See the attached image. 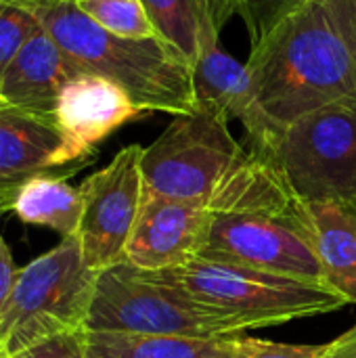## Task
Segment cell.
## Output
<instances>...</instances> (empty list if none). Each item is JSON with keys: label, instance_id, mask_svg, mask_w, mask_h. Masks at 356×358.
<instances>
[{"label": "cell", "instance_id": "cell-24", "mask_svg": "<svg viewBox=\"0 0 356 358\" xmlns=\"http://www.w3.org/2000/svg\"><path fill=\"white\" fill-rule=\"evenodd\" d=\"M19 273L21 268H17L15 260H13V254L6 245V241L2 239L0 235V317L10 300V294L17 285V279H19Z\"/></svg>", "mask_w": 356, "mask_h": 358}, {"label": "cell", "instance_id": "cell-2", "mask_svg": "<svg viewBox=\"0 0 356 358\" xmlns=\"http://www.w3.org/2000/svg\"><path fill=\"white\" fill-rule=\"evenodd\" d=\"M245 65L275 134L304 113L356 99V0H306Z\"/></svg>", "mask_w": 356, "mask_h": 358}, {"label": "cell", "instance_id": "cell-12", "mask_svg": "<svg viewBox=\"0 0 356 358\" xmlns=\"http://www.w3.org/2000/svg\"><path fill=\"white\" fill-rule=\"evenodd\" d=\"M191 76L195 109L214 113L227 122L239 120L248 132L250 151L262 149L275 136L271 122L256 103L248 65L225 52L220 42H212L199 50Z\"/></svg>", "mask_w": 356, "mask_h": 358}, {"label": "cell", "instance_id": "cell-23", "mask_svg": "<svg viewBox=\"0 0 356 358\" xmlns=\"http://www.w3.org/2000/svg\"><path fill=\"white\" fill-rule=\"evenodd\" d=\"M325 344H279L269 340H248L243 358H319Z\"/></svg>", "mask_w": 356, "mask_h": 358}, {"label": "cell", "instance_id": "cell-8", "mask_svg": "<svg viewBox=\"0 0 356 358\" xmlns=\"http://www.w3.org/2000/svg\"><path fill=\"white\" fill-rule=\"evenodd\" d=\"M197 258L325 285L304 218L214 212Z\"/></svg>", "mask_w": 356, "mask_h": 358}, {"label": "cell", "instance_id": "cell-14", "mask_svg": "<svg viewBox=\"0 0 356 358\" xmlns=\"http://www.w3.org/2000/svg\"><path fill=\"white\" fill-rule=\"evenodd\" d=\"M80 73V65L40 25L2 73L0 101L55 117L63 86Z\"/></svg>", "mask_w": 356, "mask_h": 358}, {"label": "cell", "instance_id": "cell-19", "mask_svg": "<svg viewBox=\"0 0 356 358\" xmlns=\"http://www.w3.org/2000/svg\"><path fill=\"white\" fill-rule=\"evenodd\" d=\"M76 4L94 23L115 36L132 40L159 38L141 0H76Z\"/></svg>", "mask_w": 356, "mask_h": 358}, {"label": "cell", "instance_id": "cell-21", "mask_svg": "<svg viewBox=\"0 0 356 358\" xmlns=\"http://www.w3.org/2000/svg\"><path fill=\"white\" fill-rule=\"evenodd\" d=\"M40 21L15 2L0 4V78L27 40L38 31Z\"/></svg>", "mask_w": 356, "mask_h": 358}, {"label": "cell", "instance_id": "cell-3", "mask_svg": "<svg viewBox=\"0 0 356 358\" xmlns=\"http://www.w3.org/2000/svg\"><path fill=\"white\" fill-rule=\"evenodd\" d=\"M29 10L82 71L122 86L145 111H195L189 63L164 40L122 38L82 13L76 0H6Z\"/></svg>", "mask_w": 356, "mask_h": 358}, {"label": "cell", "instance_id": "cell-4", "mask_svg": "<svg viewBox=\"0 0 356 358\" xmlns=\"http://www.w3.org/2000/svg\"><path fill=\"white\" fill-rule=\"evenodd\" d=\"M162 273L195 302L227 319L239 336L248 329L334 313L348 304L321 283L201 258Z\"/></svg>", "mask_w": 356, "mask_h": 358}, {"label": "cell", "instance_id": "cell-1", "mask_svg": "<svg viewBox=\"0 0 356 358\" xmlns=\"http://www.w3.org/2000/svg\"><path fill=\"white\" fill-rule=\"evenodd\" d=\"M147 193L180 199L210 212L271 214L302 220V201L294 199L279 176L229 130V122L195 109L174 115L170 126L143 149Z\"/></svg>", "mask_w": 356, "mask_h": 358}, {"label": "cell", "instance_id": "cell-7", "mask_svg": "<svg viewBox=\"0 0 356 358\" xmlns=\"http://www.w3.org/2000/svg\"><path fill=\"white\" fill-rule=\"evenodd\" d=\"M97 271L78 237H63L50 252L21 268L0 317V358H13L48 338L84 331Z\"/></svg>", "mask_w": 356, "mask_h": 358}, {"label": "cell", "instance_id": "cell-10", "mask_svg": "<svg viewBox=\"0 0 356 358\" xmlns=\"http://www.w3.org/2000/svg\"><path fill=\"white\" fill-rule=\"evenodd\" d=\"M212 214L208 208L143 191L126 245V260L145 271H168L197 258Z\"/></svg>", "mask_w": 356, "mask_h": 358}, {"label": "cell", "instance_id": "cell-11", "mask_svg": "<svg viewBox=\"0 0 356 358\" xmlns=\"http://www.w3.org/2000/svg\"><path fill=\"white\" fill-rule=\"evenodd\" d=\"M143 113L122 86L84 71L63 86L52 115L76 159L88 164L101 141Z\"/></svg>", "mask_w": 356, "mask_h": 358}, {"label": "cell", "instance_id": "cell-5", "mask_svg": "<svg viewBox=\"0 0 356 358\" xmlns=\"http://www.w3.org/2000/svg\"><path fill=\"white\" fill-rule=\"evenodd\" d=\"M84 331L222 340L239 334L220 315L195 302L162 271L128 260L97 271Z\"/></svg>", "mask_w": 356, "mask_h": 358}, {"label": "cell", "instance_id": "cell-9", "mask_svg": "<svg viewBox=\"0 0 356 358\" xmlns=\"http://www.w3.org/2000/svg\"><path fill=\"white\" fill-rule=\"evenodd\" d=\"M141 145L124 147L103 170L90 174L78 189L82 218L78 241L92 271L126 260V245L143 201Z\"/></svg>", "mask_w": 356, "mask_h": 358}, {"label": "cell", "instance_id": "cell-17", "mask_svg": "<svg viewBox=\"0 0 356 358\" xmlns=\"http://www.w3.org/2000/svg\"><path fill=\"white\" fill-rule=\"evenodd\" d=\"M157 36L172 46L187 63L199 57V50L220 42V27L227 15L218 0H141Z\"/></svg>", "mask_w": 356, "mask_h": 358}, {"label": "cell", "instance_id": "cell-20", "mask_svg": "<svg viewBox=\"0 0 356 358\" xmlns=\"http://www.w3.org/2000/svg\"><path fill=\"white\" fill-rule=\"evenodd\" d=\"M306 0H218L225 15H239L245 23L252 48L260 46L266 36Z\"/></svg>", "mask_w": 356, "mask_h": 358}, {"label": "cell", "instance_id": "cell-18", "mask_svg": "<svg viewBox=\"0 0 356 358\" xmlns=\"http://www.w3.org/2000/svg\"><path fill=\"white\" fill-rule=\"evenodd\" d=\"M13 212L27 224L48 227L61 237H76L82 218V193L63 176H34L19 189Z\"/></svg>", "mask_w": 356, "mask_h": 358}, {"label": "cell", "instance_id": "cell-13", "mask_svg": "<svg viewBox=\"0 0 356 358\" xmlns=\"http://www.w3.org/2000/svg\"><path fill=\"white\" fill-rule=\"evenodd\" d=\"M55 117L0 101V182L23 185L52 170H80Z\"/></svg>", "mask_w": 356, "mask_h": 358}, {"label": "cell", "instance_id": "cell-22", "mask_svg": "<svg viewBox=\"0 0 356 358\" xmlns=\"http://www.w3.org/2000/svg\"><path fill=\"white\" fill-rule=\"evenodd\" d=\"M13 358H86L84 331H69L48 338Z\"/></svg>", "mask_w": 356, "mask_h": 358}, {"label": "cell", "instance_id": "cell-15", "mask_svg": "<svg viewBox=\"0 0 356 358\" xmlns=\"http://www.w3.org/2000/svg\"><path fill=\"white\" fill-rule=\"evenodd\" d=\"M302 218L323 283L356 304V201H308Z\"/></svg>", "mask_w": 356, "mask_h": 358}, {"label": "cell", "instance_id": "cell-25", "mask_svg": "<svg viewBox=\"0 0 356 358\" xmlns=\"http://www.w3.org/2000/svg\"><path fill=\"white\" fill-rule=\"evenodd\" d=\"M319 358H356V325L334 342L325 344Z\"/></svg>", "mask_w": 356, "mask_h": 358}, {"label": "cell", "instance_id": "cell-6", "mask_svg": "<svg viewBox=\"0 0 356 358\" xmlns=\"http://www.w3.org/2000/svg\"><path fill=\"white\" fill-rule=\"evenodd\" d=\"M252 153L302 203L356 201V99L300 115Z\"/></svg>", "mask_w": 356, "mask_h": 358}, {"label": "cell", "instance_id": "cell-27", "mask_svg": "<svg viewBox=\"0 0 356 358\" xmlns=\"http://www.w3.org/2000/svg\"><path fill=\"white\" fill-rule=\"evenodd\" d=\"M0 4H2V0H0Z\"/></svg>", "mask_w": 356, "mask_h": 358}, {"label": "cell", "instance_id": "cell-16", "mask_svg": "<svg viewBox=\"0 0 356 358\" xmlns=\"http://www.w3.org/2000/svg\"><path fill=\"white\" fill-rule=\"evenodd\" d=\"M245 336L222 340L84 331L86 358H243Z\"/></svg>", "mask_w": 356, "mask_h": 358}, {"label": "cell", "instance_id": "cell-26", "mask_svg": "<svg viewBox=\"0 0 356 358\" xmlns=\"http://www.w3.org/2000/svg\"><path fill=\"white\" fill-rule=\"evenodd\" d=\"M25 185V182H23ZM23 185H17V182H0V216L8 210H13L15 206V199H17V193Z\"/></svg>", "mask_w": 356, "mask_h": 358}]
</instances>
